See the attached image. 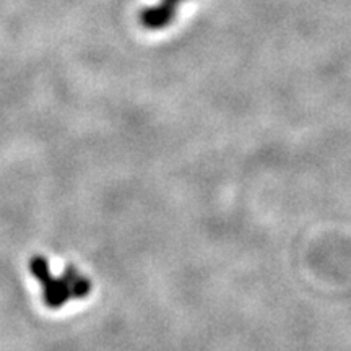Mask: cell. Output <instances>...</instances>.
<instances>
[{"instance_id":"2","label":"cell","mask_w":351,"mask_h":351,"mask_svg":"<svg viewBox=\"0 0 351 351\" xmlns=\"http://www.w3.org/2000/svg\"><path fill=\"white\" fill-rule=\"evenodd\" d=\"M184 0H161L158 5L145 8L140 21L148 29H163L174 20L178 5Z\"/></svg>"},{"instance_id":"1","label":"cell","mask_w":351,"mask_h":351,"mask_svg":"<svg viewBox=\"0 0 351 351\" xmlns=\"http://www.w3.org/2000/svg\"><path fill=\"white\" fill-rule=\"evenodd\" d=\"M29 269L34 278L41 283L44 304L51 309H59L67 304L72 298H77V300L86 298L91 291V283L88 282L86 276H83L72 265L64 270L62 276L56 278L49 271L46 257L34 256L29 262Z\"/></svg>"}]
</instances>
